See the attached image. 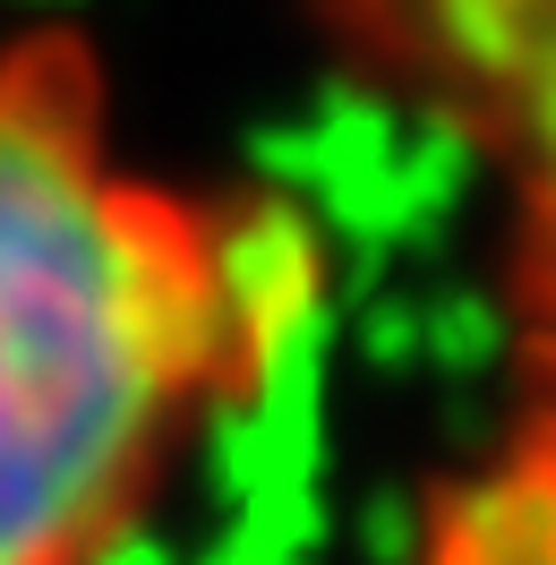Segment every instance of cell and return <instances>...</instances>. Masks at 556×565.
I'll return each instance as SVG.
<instances>
[{"label": "cell", "instance_id": "1", "mask_svg": "<svg viewBox=\"0 0 556 565\" xmlns=\"http://www.w3.org/2000/svg\"><path fill=\"white\" fill-rule=\"evenodd\" d=\"M325 309L291 189L129 146L86 26L0 35V565H129Z\"/></svg>", "mask_w": 556, "mask_h": 565}, {"label": "cell", "instance_id": "3", "mask_svg": "<svg viewBox=\"0 0 556 565\" xmlns=\"http://www.w3.org/2000/svg\"><path fill=\"white\" fill-rule=\"evenodd\" d=\"M419 565H548V437L505 462H462L419 505Z\"/></svg>", "mask_w": 556, "mask_h": 565}, {"label": "cell", "instance_id": "2", "mask_svg": "<svg viewBox=\"0 0 556 565\" xmlns=\"http://www.w3.org/2000/svg\"><path fill=\"white\" fill-rule=\"evenodd\" d=\"M309 18L343 77L505 180L522 248L548 257V0H309Z\"/></svg>", "mask_w": 556, "mask_h": 565}]
</instances>
